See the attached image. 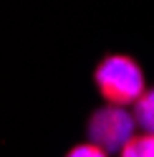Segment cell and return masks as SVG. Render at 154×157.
I'll return each mask as SVG.
<instances>
[{"label": "cell", "instance_id": "obj_1", "mask_svg": "<svg viewBox=\"0 0 154 157\" xmlns=\"http://www.w3.org/2000/svg\"><path fill=\"white\" fill-rule=\"evenodd\" d=\"M94 81L104 99L116 106L134 104L144 91V74L129 56H106L96 66Z\"/></svg>", "mask_w": 154, "mask_h": 157}, {"label": "cell", "instance_id": "obj_4", "mask_svg": "<svg viewBox=\"0 0 154 157\" xmlns=\"http://www.w3.org/2000/svg\"><path fill=\"white\" fill-rule=\"evenodd\" d=\"M121 157H154V134H134L131 140L119 150Z\"/></svg>", "mask_w": 154, "mask_h": 157}, {"label": "cell", "instance_id": "obj_2", "mask_svg": "<svg viewBox=\"0 0 154 157\" xmlns=\"http://www.w3.org/2000/svg\"><path fill=\"white\" fill-rule=\"evenodd\" d=\"M134 129H137L134 114H129L124 106L116 104L104 106L89 119V140L109 155L119 152L134 137Z\"/></svg>", "mask_w": 154, "mask_h": 157}, {"label": "cell", "instance_id": "obj_3", "mask_svg": "<svg viewBox=\"0 0 154 157\" xmlns=\"http://www.w3.org/2000/svg\"><path fill=\"white\" fill-rule=\"evenodd\" d=\"M134 119L144 132L154 134V89H144L134 101Z\"/></svg>", "mask_w": 154, "mask_h": 157}, {"label": "cell", "instance_id": "obj_5", "mask_svg": "<svg viewBox=\"0 0 154 157\" xmlns=\"http://www.w3.org/2000/svg\"><path fill=\"white\" fill-rule=\"evenodd\" d=\"M66 157H109V152H104L101 147H96L94 142H89V144H79V147H73V150L66 155Z\"/></svg>", "mask_w": 154, "mask_h": 157}]
</instances>
